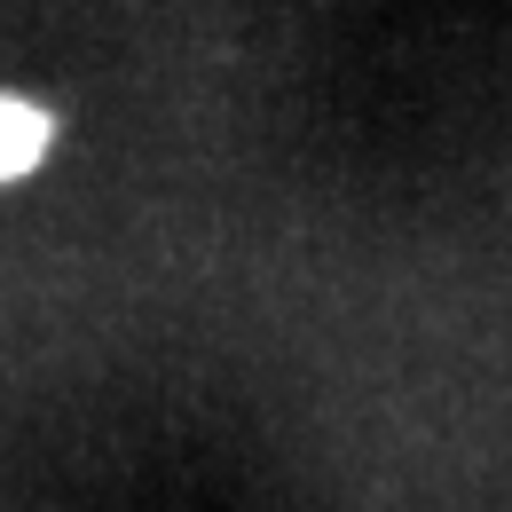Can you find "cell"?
Listing matches in <instances>:
<instances>
[{
	"label": "cell",
	"instance_id": "6da1fadb",
	"mask_svg": "<svg viewBox=\"0 0 512 512\" xmlns=\"http://www.w3.org/2000/svg\"><path fill=\"white\" fill-rule=\"evenodd\" d=\"M48 158V119L32 111V103H16V95H0V182H16V174H32Z\"/></svg>",
	"mask_w": 512,
	"mask_h": 512
}]
</instances>
